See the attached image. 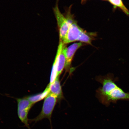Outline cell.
<instances>
[{
    "label": "cell",
    "mask_w": 129,
    "mask_h": 129,
    "mask_svg": "<svg viewBox=\"0 0 129 129\" xmlns=\"http://www.w3.org/2000/svg\"><path fill=\"white\" fill-rule=\"evenodd\" d=\"M98 81L103 85L97 91L98 99L101 102L108 106L111 102L116 103L119 100H129V93H125L116 84L117 78L112 74L98 77Z\"/></svg>",
    "instance_id": "6da1fadb"
},
{
    "label": "cell",
    "mask_w": 129,
    "mask_h": 129,
    "mask_svg": "<svg viewBox=\"0 0 129 129\" xmlns=\"http://www.w3.org/2000/svg\"><path fill=\"white\" fill-rule=\"evenodd\" d=\"M58 100L57 96L50 93L45 99L40 114L35 118L30 120L29 119V122H34L36 123L43 119L47 118L49 120L51 125V116Z\"/></svg>",
    "instance_id": "7a4b0ae2"
},
{
    "label": "cell",
    "mask_w": 129,
    "mask_h": 129,
    "mask_svg": "<svg viewBox=\"0 0 129 129\" xmlns=\"http://www.w3.org/2000/svg\"><path fill=\"white\" fill-rule=\"evenodd\" d=\"M54 11L59 28V40L63 42L69 27L74 20L70 14H69L67 17H64L59 10L57 4L54 8Z\"/></svg>",
    "instance_id": "3957f363"
},
{
    "label": "cell",
    "mask_w": 129,
    "mask_h": 129,
    "mask_svg": "<svg viewBox=\"0 0 129 129\" xmlns=\"http://www.w3.org/2000/svg\"><path fill=\"white\" fill-rule=\"evenodd\" d=\"M17 114L19 119L25 126L30 129L29 125L28 115L29 112L34 105L26 98H18Z\"/></svg>",
    "instance_id": "277c9868"
},
{
    "label": "cell",
    "mask_w": 129,
    "mask_h": 129,
    "mask_svg": "<svg viewBox=\"0 0 129 129\" xmlns=\"http://www.w3.org/2000/svg\"><path fill=\"white\" fill-rule=\"evenodd\" d=\"M67 48L63 42L59 40L57 53L53 65V67L57 69V77L59 76L65 68Z\"/></svg>",
    "instance_id": "5b68a950"
},
{
    "label": "cell",
    "mask_w": 129,
    "mask_h": 129,
    "mask_svg": "<svg viewBox=\"0 0 129 129\" xmlns=\"http://www.w3.org/2000/svg\"><path fill=\"white\" fill-rule=\"evenodd\" d=\"M83 30L74 21L71 24L63 41L64 44L78 41L79 38Z\"/></svg>",
    "instance_id": "8992f818"
},
{
    "label": "cell",
    "mask_w": 129,
    "mask_h": 129,
    "mask_svg": "<svg viewBox=\"0 0 129 129\" xmlns=\"http://www.w3.org/2000/svg\"><path fill=\"white\" fill-rule=\"evenodd\" d=\"M82 43H74L67 48L66 51V60L65 68L67 72L70 71L72 60L76 52L83 46Z\"/></svg>",
    "instance_id": "52a82bcc"
},
{
    "label": "cell",
    "mask_w": 129,
    "mask_h": 129,
    "mask_svg": "<svg viewBox=\"0 0 129 129\" xmlns=\"http://www.w3.org/2000/svg\"><path fill=\"white\" fill-rule=\"evenodd\" d=\"M59 77L58 76L53 83H49L48 85L50 93L57 96L58 100L60 101L63 98L62 88L59 80Z\"/></svg>",
    "instance_id": "ba28073f"
},
{
    "label": "cell",
    "mask_w": 129,
    "mask_h": 129,
    "mask_svg": "<svg viewBox=\"0 0 129 129\" xmlns=\"http://www.w3.org/2000/svg\"><path fill=\"white\" fill-rule=\"evenodd\" d=\"M50 93L49 88L47 86L43 92L27 97L26 98L30 102L34 104L38 102L45 99Z\"/></svg>",
    "instance_id": "9c48e42d"
},
{
    "label": "cell",
    "mask_w": 129,
    "mask_h": 129,
    "mask_svg": "<svg viewBox=\"0 0 129 129\" xmlns=\"http://www.w3.org/2000/svg\"><path fill=\"white\" fill-rule=\"evenodd\" d=\"M95 36V34L88 33L83 30L81 34L78 41L81 42V43H84L91 44L93 37Z\"/></svg>",
    "instance_id": "30bf717a"
},
{
    "label": "cell",
    "mask_w": 129,
    "mask_h": 129,
    "mask_svg": "<svg viewBox=\"0 0 129 129\" xmlns=\"http://www.w3.org/2000/svg\"><path fill=\"white\" fill-rule=\"evenodd\" d=\"M114 6V9L119 8L129 16V11L124 5L122 0H108Z\"/></svg>",
    "instance_id": "8fae6325"
},
{
    "label": "cell",
    "mask_w": 129,
    "mask_h": 129,
    "mask_svg": "<svg viewBox=\"0 0 129 129\" xmlns=\"http://www.w3.org/2000/svg\"><path fill=\"white\" fill-rule=\"evenodd\" d=\"M82 2H84L86 1V0H81Z\"/></svg>",
    "instance_id": "7c38bea8"
},
{
    "label": "cell",
    "mask_w": 129,
    "mask_h": 129,
    "mask_svg": "<svg viewBox=\"0 0 129 129\" xmlns=\"http://www.w3.org/2000/svg\"><path fill=\"white\" fill-rule=\"evenodd\" d=\"M105 1H106V0H105Z\"/></svg>",
    "instance_id": "4fadbf2b"
}]
</instances>
